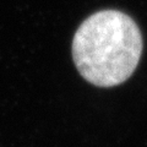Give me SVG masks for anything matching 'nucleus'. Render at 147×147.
Listing matches in <instances>:
<instances>
[{"instance_id": "obj_1", "label": "nucleus", "mask_w": 147, "mask_h": 147, "mask_svg": "<svg viewBox=\"0 0 147 147\" xmlns=\"http://www.w3.org/2000/svg\"><path fill=\"white\" fill-rule=\"evenodd\" d=\"M142 52V37L131 17L115 10L93 13L72 40V57L81 76L99 87L120 85L131 76Z\"/></svg>"}]
</instances>
